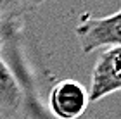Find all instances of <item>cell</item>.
<instances>
[{
	"mask_svg": "<svg viewBox=\"0 0 121 119\" xmlns=\"http://www.w3.org/2000/svg\"><path fill=\"white\" fill-rule=\"evenodd\" d=\"M76 36L85 53L99 48L121 47V9L106 17L85 14L76 26Z\"/></svg>",
	"mask_w": 121,
	"mask_h": 119,
	"instance_id": "obj_1",
	"label": "cell"
},
{
	"mask_svg": "<svg viewBox=\"0 0 121 119\" xmlns=\"http://www.w3.org/2000/svg\"><path fill=\"white\" fill-rule=\"evenodd\" d=\"M116 91H121V47H109L95 61L88 100L97 102Z\"/></svg>",
	"mask_w": 121,
	"mask_h": 119,
	"instance_id": "obj_2",
	"label": "cell"
},
{
	"mask_svg": "<svg viewBox=\"0 0 121 119\" xmlns=\"http://www.w3.org/2000/svg\"><path fill=\"white\" fill-rule=\"evenodd\" d=\"M88 104V90L76 79H60L48 93V107L57 119H78Z\"/></svg>",
	"mask_w": 121,
	"mask_h": 119,
	"instance_id": "obj_3",
	"label": "cell"
},
{
	"mask_svg": "<svg viewBox=\"0 0 121 119\" xmlns=\"http://www.w3.org/2000/svg\"><path fill=\"white\" fill-rule=\"evenodd\" d=\"M24 95L14 73L0 57V114L9 119H17L23 112Z\"/></svg>",
	"mask_w": 121,
	"mask_h": 119,
	"instance_id": "obj_4",
	"label": "cell"
},
{
	"mask_svg": "<svg viewBox=\"0 0 121 119\" xmlns=\"http://www.w3.org/2000/svg\"><path fill=\"white\" fill-rule=\"evenodd\" d=\"M43 0H0V28L16 26L26 14L36 10Z\"/></svg>",
	"mask_w": 121,
	"mask_h": 119,
	"instance_id": "obj_5",
	"label": "cell"
}]
</instances>
